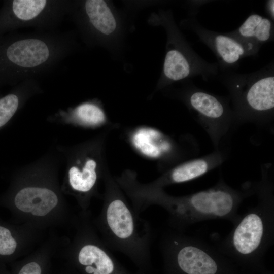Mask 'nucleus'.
Wrapping results in <instances>:
<instances>
[{"instance_id":"nucleus-1","label":"nucleus","mask_w":274,"mask_h":274,"mask_svg":"<svg viewBox=\"0 0 274 274\" xmlns=\"http://www.w3.org/2000/svg\"><path fill=\"white\" fill-rule=\"evenodd\" d=\"M69 31L10 32L0 37V84L38 80L54 70L73 51Z\"/></svg>"},{"instance_id":"nucleus-2","label":"nucleus","mask_w":274,"mask_h":274,"mask_svg":"<svg viewBox=\"0 0 274 274\" xmlns=\"http://www.w3.org/2000/svg\"><path fill=\"white\" fill-rule=\"evenodd\" d=\"M102 180L104 204L98 219L102 241L111 250L123 253L137 261H146L152 239L150 224L135 212L109 169Z\"/></svg>"},{"instance_id":"nucleus-3","label":"nucleus","mask_w":274,"mask_h":274,"mask_svg":"<svg viewBox=\"0 0 274 274\" xmlns=\"http://www.w3.org/2000/svg\"><path fill=\"white\" fill-rule=\"evenodd\" d=\"M113 129L106 128L94 137L79 144L56 146L65 164L66 183L82 203L97 195L98 183L109 169L106 142Z\"/></svg>"},{"instance_id":"nucleus-4","label":"nucleus","mask_w":274,"mask_h":274,"mask_svg":"<svg viewBox=\"0 0 274 274\" xmlns=\"http://www.w3.org/2000/svg\"><path fill=\"white\" fill-rule=\"evenodd\" d=\"M75 2L66 0H5L0 9V37L23 28L57 30Z\"/></svg>"},{"instance_id":"nucleus-5","label":"nucleus","mask_w":274,"mask_h":274,"mask_svg":"<svg viewBox=\"0 0 274 274\" xmlns=\"http://www.w3.org/2000/svg\"><path fill=\"white\" fill-rule=\"evenodd\" d=\"M234 207L232 196L223 190L203 191L189 198H175L172 206V216L177 225L188 220L189 213L223 217L230 214Z\"/></svg>"},{"instance_id":"nucleus-6","label":"nucleus","mask_w":274,"mask_h":274,"mask_svg":"<svg viewBox=\"0 0 274 274\" xmlns=\"http://www.w3.org/2000/svg\"><path fill=\"white\" fill-rule=\"evenodd\" d=\"M161 248L175 259L179 268L187 274H215L217 271V264L211 256L179 235L164 237Z\"/></svg>"},{"instance_id":"nucleus-7","label":"nucleus","mask_w":274,"mask_h":274,"mask_svg":"<svg viewBox=\"0 0 274 274\" xmlns=\"http://www.w3.org/2000/svg\"><path fill=\"white\" fill-rule=\"evenodd\" d=\"M47 121L88 129L118 127V124L110 123L103 109L93 100L85 101L66 110L60 109L49 116Z\"/></svg>"},{"instance_id":"nucleus-8","label":"nucleus","mask_w":274,"mask_h":274,"mask_svg":"<svg viewBox=\"0 0 274 274\" xmlns=\"http://www.w3.org/2000/svg\"><path fill=\"white\" fill-rule=\"evenodd\" d=\"M28 165L34 183L29 182V184L22 185L15 195L14 202L16 208L23 212L44 216L58 205L59 196L51 186L35 184L30 163Z\"/></svg>"},{"instance_id":"nucleus-9","label":"nucleus","mask_w":274,"mask_h":274,"mask_svg":"<svg viewBox=\"0 0 274 274\" xmlns=\"http://www.w3.org/2000/svg\"><path fill=\"white\" fill-rule=\"evenodd\" d=\"M124 135L132 149L141 156L152 160L163 158L170 144L157 129L146 125L126 129Z\"/></svg>"},{"instance_id":"nucleus-10","label":"nucleus","mask_w":274,"mask_h":274,"mask_svg":"<svg viewBox=\"0 0 274 274\" xmlns=\"http://www.w3.org/2000/svg\"><path fill=\"white\" fill-rule=\"evenodd\" d=\"M75 5L69 14L82 20L85 23L87 28L91 32H98L101 35H109L113 33L116 28V21L110 8L105 1L87 0L83 1L80 6L81 9L77 10Z\"/></svg>"},{"instance_id":"nucleus-11","label":"nucleus","mask_w":274,"mask_h":274,"mask_svg":"<svg viewBox=\"0 0 274 274\" xmlns=\"http://www.w3.org/2000/svg\"><path fill=\"white\" fill-rule=\"evenodd\" d=\"M110 250L102 241L83 242L78 250L79 263L85 267L87 274H114L116 263Z\"/></svg>"},{"instance_id":"nucleus-12","label":"nucleus","mask_w":274,"mask_h":274,"mask_svg":"<svg viewBox=\"0 0 274 274\" xmlns=\"http://www.w3.org/2000/svg\"><path fill=\"white\" fill-rule=\"evenodd\" d=\"M264 224L256 213L245 216L235 228L232 235V245L236 252L248 255L259 247L264 236Z\"/></svg>"},{"instance_id":"nucleus-13","label":"nucleus","mask_w":274,"mask_h":274,"mask_svg":"<svg viewBox=\"0 0 274 274\" xmlns=\"http://www.w3.org/2000/svg\"><path fill=\"white\" fill-rule=\"evenodd\" d=\"M43 92L38 80L29 79L16 85L9 93L0 98V128L7 124L31 98Z\"/></svg>"},{"instance_id":"nucleus-14","label":"nucleus","mask_w":274,"mask_h":274,"mask_svg":"<svg viewBox=\"0 0 274 274\" xmlns=\"http://www.w3.org/2000/svg\"><path fill=\"white\" fill-rule=\"evenodd\" d=\"M246 100L249 106L257 111H267L274 107V77H262L249 88Z\"/></svg>"},{"instance_id":"nucleus-15","label":"nucleus","mask_w":274,"mask_h":274,"mask_svg":"<svg viewBox=\"0 0 274 274\" xmlns=\"http://www.w3.org/2000/svg\"><path fill=\"white\" fill-rule=\"evenodd\" d=\"M208 169V163L203 160H196L177 166L167 174L148 184L152 187L161 188L170 183H180L189 181L204 174Z\"/></svg>"},{"instance_id":"nucleus-16","label":"nucleus","mask_w":274,"mask_h":274,"mask_svg":"<svg viewBox=\"0 0 274 274\" xmlns=\"http://www.w3.org/2000/svg\"><path fill=\"white\" fill-rule=\"evenodd\" d=\"M244 43L223 35H215L212 38V44L216 52L227 64L236 63L251 51L252 46Z\"/></svg>"},{"instance_id":"nucleus-17","label":"nucleus","mask_w":274,"mask_h":274,"mask_svg":"<svg viewBox=\"0 0 274 274\" xmlns=\"http://www.w3.org/2000/svg\"><path fill=\"white\" fill-rule=\"evenodd\" d=\"M272 28L270 20L258 14H252L239 27L238 33L243 38L264 42L270 38Z\"/></svg>"},{"instance_id":"nucleus-18","label":"nucleus","mask_w":274,"mask_h":274,"mask_svg":"<svg viewBox=\"0 0 274 274\" xmlns=\"http://www.w3.org/2000/svg\"><path fill=\"white\" fill-rule=\"evenodd\" d=\"M190 60L181 51L172 49L166 54L163 72L170 80L178 81L189 76L192 71Z\"/></svg>"},{"instance_id":"nucleus-19","label":"nucleus","mask_w":274,"mask_h":274,"mask_svg":"<svg viewBox=\"0 0 274 274\" xmlns=\"http://www.w3.org/2000/svg\"><path fill=\"white\" fill-rule=\"evenodd\" d=\"M191 106L202 115L211 118H218L224 112L222 104L214 96L203 92H195L190 98Z\"/></svg>"},{"instance_id":"nucleus-20","label":"nucleus","mask_w":274,"mask_h":274,"mask_svg":"<svg viewBox=\"0 0 274 274\" xmlns=\"http://www.w3.org/2000/svg\"><path fill=\"white\" fill-rule=\"evenodd\" d=\"M17 242L9 229L0 226V255H10L15 251Z\"/></svg>"},{"instance_id":"nucleus-21","label":"nucleus","mask_w":274,"mask_h":274,"mask_svg":"<svg viewBox=\"0 0 274 274\" xmlns=\"http://www.w3.org/2000/svg\"><path fill=\"white\" fill-rule=\"evenodd\" d=\"M41 273L40 266L37 263L32 262L23 266L18 274H41Z\"/></svg>"},{"instance_id":"nucleus-22","label":"nucleus","mask_w":274,"mask_h":274,"mask_svg":"<svg viewBox=\"0 0 274 274\" xmlns=\"http://www.w3.org/2000/svg\"><path fill=\"white\" fill-rule=\"evenodd\" d=\"M273 1H270L269 2V10L270 11V13L271 14V16L272 15V17L273 18V15H274V10H273Z\"/></svg>"}]
</instances>
